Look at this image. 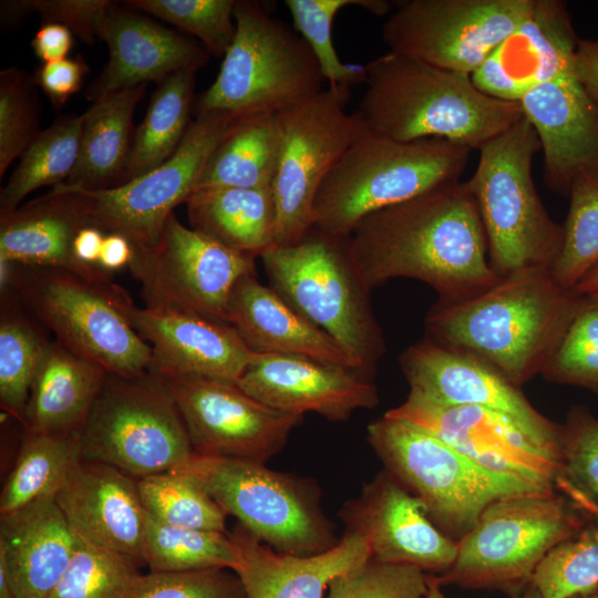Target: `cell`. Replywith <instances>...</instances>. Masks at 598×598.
I'll return each instance as SVG.
<instances>
[{
  "mask_svg": "<svg viewBox=\"0 0 598 598\" xmlns=\"http://www.w3.org/2000/svg\"><path fill=\"white\" fill-rule=\"evenodd\" d=\"M236 384L274 409L302 415L315 412L334 422L379 403L371 379L351 369L290 354L254 352Z\"/></svg>",
  "mask_w": 598,
  "mask_h": 598,
  "instance_id": "21",
  "label": "cell"
},
{
  "mask_svg": "<svg viewBox=\"0 0 598 598\" xmlns=\"http://www.w3.org/2000/svg\"><path fill=\"white\" fill-rule=\"evenodd\" d=\"M145 512L177 527L226 532V513L190 474L172 470L137 480Z\"/></svg>",
  "mask_w": 598,
  "mask_h": 598,
  "instance_id": "41",
  "label": "cell"
},
{
  "mask_svg": "<svg viewBox=\"0 0 598 598\" xmlns=\"http://www.w3.org/2000/svg\"><path fill=\"white\" fill-rule=\"evenodd\" d=\"M574 78L598 107V39H579L574 61Z\"/></svg>",
  "mask_w": 598,
  "mask_h": 598,
  "instance_id": "54",
  "label": "cell"
},
{
  "mask_svg": "<svg viewBox=\"0 0 598 598\" xmlns=\"http://www.w3.org/2000/svg\"><path fill=\"white\" fill-rule=\"evenodd\" d=\"M194 453L179 411L151 371L109 373L80 433V458L140 480L176 470Z\"/></svg>",
  "mask_w": 598,
  "mask_h": 598,
  "instance_id": "11",
  "label": "cell"
},
{
  "mask_svg": "<svg viewBox=\"0 0 598 598\" xmlns=\"http://www.w3.org/2000/svg\"><path fill=\"white\" fill-rule=\"evenodd\" d=\"M569 209L564 239L550 272L573 289L598 265V169H585L569 187Z\"/></svg>",
  "mask_w": 598,
  "mask_h": 598,
  "instance_id": "42",
  "label": "cell"
},
{
  "mask_svg": "<svg viewBox=\"0 0 598 598\" xmlns=\"http://www.w3.org/2000/svg\"><path fill=\"white\" fill-rule=\"evenodd\" d=\"M557 491L589 516H598V419L585 406L573 408L563 425Z\"/></svg>",
  "mask_w": 598,
  "mask_h": 598,
  "instance_id": "45",
  "label": "cell"
},
{
  "mask_svg": "<svg viewBox=\"0 0 598 598\" xmlns=\"http://www.w3.org/2000/svg\"><path fill=\"white\" fill-rule=\"evenodd\" d=\"M385 414L425 429L489 471L557 491L560 460L507 415L476 405L440 404L412 393Z\"/></svg>",
  "mask_w": 598,
  "mask_h": 598,
  "instance_id": "19",
  "label": "cell"
},
{
  "mask_svg": "<svg viewBox=\"0 0 598 598\" xmlns=\"http://www.w3.org/2000/svg\"><path fill=\"white\" fill-rule=\"evenodd\" d=\"M140 566L76 537L72 559L48 598H132L144 576Z\"/></svg>",
  "mask_w": 598,
  "mask_h": 598,
  "instance_id": "43",
  "label": "cell"
},
{
  "mask_svg": "<svg viewBox=\"0 0 598 598\" xmlns=\"http://www.w3.org/2000/svg\"><path fill=\"white\" fill-rule=\"evenodd\" d=\"M293 28L307 41L329 86L352 87L365 84V68L343 63L332 42V24L337 13L349 6H358L372 14L384 17L395 1L388 0H286Z\"/></svg>",
  "mask_w": 598,
  "mask_h": 598,
  "instance_id": "40",
  "label": "cell"
},
{
  "mask_svg": "<svg viewBox=\"0 0 598 598\" xmlns=\"http://www.w3.org/2000/svg\"><path fill=\"white\" fill-rule=\"evenodd\" d=\"M144 307L175 310L228 323L236 282L255 274V258L184 226L173 213L158 245L135 251L128 267Z\"/></svg>",
  "mask_w": 598,
  "mask_h": 598,
  "instance_id": "16",
  "label": "cell"
},
{
  "mask_svg": "<svg viewBox=\"0 0 598 598\" xmlns=\"http://www.w3.org/2000/svg\"><path fill=\"white\" fill-rule=\"evenodd\" d=\"M189 227L250 257L275 247L276 206L271 187H209L185 202Z\"/></svg>",
  "mask_w": 598,
  "mask_h": 598,
  "instance_id": "33",
  "label": "cell"
},
{
  "mask_svg": "<svg viewBox=\"0 0 598 598\" xmlns=\"http://www.w3.org/2000/svg\"><path fill=\"white\" fill-rule=\"evenodd\" d=\"M80 460V434L24 432L14 465L0 494V515L38 499L55 497L73 464Z\"/></svg>",
  "mask_w": 598,
  "mask_h": 598,
  "instance_id": "37",
  "label": "cell"
},
{
  "mask_svg": "<svg viewBox=\"0 0 598 598\" xmlns=\"http://www.w3.org/2000/svg\"><path fill=\"white\" fill-rule=\"evenodd\" d=\"M536 0H402L382 27L389 52L472 75Z\"/></svg>",
  "mask_w": 598,
  "mask_h": 598,
  "instance_id": "14",
  "label": "cell"
},
{
  "mask_svg": "<svg viewBox=\"0 0 598 598\" xmlns=\"http://www.w3.org/2000/svg\"><path fill=\"white\" fill-rule=\"evenodd\" d=\"M82 122L83 113L63 115L39 131L1 188L0 210L16 209L37 188H53L69 178L79 157Z\"/></svg>",
  "mask_w": 598,
  "mask_h": 598,
  "instance_id": "38",
  "label": "cell"
},
{
  "mask_svg": "<svg viewBox=\"0 0 598 598\" xmlns=\"http://www.w3.org/2000/svg\"><path fill=\"white\" fill-rule=\"evenodd\" d=\"M578 41L565 2L536 0L532 14L492 50L472 81L492 97L519 102L545 82L574 78Z\"/></svg>",
  "mask_w": 598,
  "mask_h": 598,
  "instance_id": "22",
  "label": "cell"
},
{
  "mask_svg": "<svg viewBox=\"0 0 598 598\" xmlns=\"http://www.w3.org/2000/svg\"><path fill=\"white\" fill-rule=\"evenodd\" d=\"M101 40L107 44L109 61L85 91L91 102L150 81L159 83L182 70L197 71L209 61V53L195 42L113 3Z\"/></svg>",
  "mask_w": 598,
  "mask_h": 598,
  "instance_id": "25",
  "label": "cell"
},
{
  "mask_svg": "<svg viewBox=\"0 0 598 598\" xmlns=\"http://www.w3.org/2000/svg\"><path fill=\"white\" fill-rule=\"evenodd\" d=\"M55 501L78 538L144 564L146 512L136 478L114 466L80 458Z\"/></svg>",
  "mask_w": 598,
  "mask_h": 598,
  "instance_id": "24",
  "label": "cell"
},
{
  "mask_svg": "<svg viewBox=\"0 0 598 598\" xmlns=\"http://www.w3.org/2000/svg\"><path fill=\"white\" fill-rule=\"evenodd\" d=\"M358 111L370 130L400 142L442 138L480 150L519 121V102L492 97L471 75L388 52L364 65Z\"/></svg>",
  "mask_w": 598,
  "mask_h": 598,
  "instance_id": "3",
  "label": "cell"
},
{
  "mask_svg": "<svg viewBox=\"0 0 598 598\" xmlns=\"http://www.w3.org/2000/svg\"><path fill=\"white\" fill-rule=\"evenodd\" d=\"M571 290L578 296L598 295V265L592 268Z\"/></svg>",
  "mask_w": 598,
  "mask_h": 598,
  "instance_id": "58",
  "label": "cell"
},
{
  "mask_svg": "<svg viewBox=\"0 0 598 598\" xmlns=\"http://www.w3.org/2000/svg\"><path fill=\"white\" fill-rule=\"evenodd\" d=\"M227 318L228 324L254 352L303 357L357 371L331 337L296 311L270 286L260 283L256 272L245 275L234 286Z\"/></svg>",
  "mask_w": 598,
  "mask_h": 598,
  "instance_id": "30",
  "label": "cell"
},
{
  "mask_svg": "<svg viewBox=\"0 0 598 598\" xmlns=\"http://www.w3.org/2000/svg\"><path fill=\"white\" fill-rule=\"evenodd\" d=\"M107 374L97 363L51 340L31 384L23 431L80 434Z\"/></svg>",
  "mask_w": 598,
  "mask_h": 598,
  "instance_id": "31",
  "label": "cell"
},
{
  "mask_svg": "<svg viewBox=\"0 0 598 598\" xmlns=\"http://www.w3.org/2000/svg\"><path fill=\"white\" fill-rule=\"evenodd\" d=\"M584 303L542 371L545 380L598 393V295Z\"/></svg>",
  "mask_w": 598,
  "mask_h": 598,
  "instance_id": "47",
  "label": "cell"
},
{
  "mask_svg": "<svg viewBox=\"0 0 598 598\" xmlns=\"http://www.w3.org/2000/svg\"><path fill=\"white\" fill-rule=\"evenodd\" d=\"M0 598H16L9 571L2 558H0Z\"/></svg>",
  "mask_w": 598,
  "mask_h": 598,
  "instance_id": "59",
  "label": "cell"
},
{
  "mask_svg": "<svg viewBox=\"0 0 598 598\" xmlns=\"http://www.w3.org/2000/svg\"><path fill=\"white\" fill-rule=\"evenodd\" d=\"M354 266L371 290L393 278L431 286L441 302H458L501 277L466 182L434 187L363 218L349 236Z\"/></svg>",
  "mask_w": 598,
  "mask_h": 598,
  "instance_id": "1",
  "label": "cell"
},
{
  "mask_svg": "<svg viewBox=\"0 0 598 598\" xmlns=\"http://www.w3.org/2000/svg\"><path fill=\"white\" fill-rule=\"evenodd\" d=\"M471 190L487 240L492 269L504 277L527 268L550 270L564 228L551 219L534 184L533 161L540 143L523 116L480 150Z\"/></svg>",
  "mask_w": 598,
  "mask_h": 598,
  "instance_id": "7",
  "label": "cell"
},
{
  "mask_svg": "<svg viewBox=\"0 0 598 598\" xmlns=\"http://www.w3.org/2000/svg\"><path fill=\"white\" fill-rule=\"evenodd\" d=\"M424 598H446L435 575H427V591ZM518 598H542V596L535 587L529 585L526 591Z\"/></svg>",
  "mask_w": 598,
  "mask_h": 598,
  "instance_id": "57",
  "label": "cell"
},
{
  "mask_svg": "<svg viewBox=\"0 0 598 598\" xmlns=\"http://www.w3.org/2000/svg\"><path fill=\"white\" fill-rule=\"evenodd\" d=\"M152 373L168 390L198 454L265 463L303 419L261 403L236 383Z\"/></svg>",
  "mask_w": 598,
  "mask_h": 598,
  "instance_id": "17",
  "label": "cell"
},
{
  "mask_svg": "<svg viewBox=\"0 0 598 598\" xmlns=\"http://www.w3.org/2000/svg\"><path fill=\"white\" fill-rule=\"evenodd\" d=\"M260 258L270 287L331 337L360 374L372 379L385 342L371 290L351 257L349 237L311 227L299 241L272 247Z\"/></svg>",
  "mask_w": 598,
  "mask_h": 598,
  "instance_id": "5",
  "label": "cell"
},
{
  "mask_svg": "<svg viewBox=\"0 0 598 598\" xmlns=\"http://www.w3.org/2000/svg\"><path fill=\"white\" fill-rule=\"evenodd\" d=\"M134 257V248L130 240L121 234L107 233L103 239L99 268L113 276L124 268H128Z\"/></svg>",
  "mask_w": 598,
  "mask_h": 598,
  "instance_id": "56",
  "label": "cell"
},
{
  "mask_svg": "<svg viewBox=\"0 0 598 598\" xmlns=\"http://www.w3.org/2000/svg\"><path fill=\"white\" fill-rule=\"evenodd\" d=\"M410 393L447 405H476L511 417L561 463L563 425L539 413L493 364L466 350L429 338L399 357Z\"/></svg>",
  "mask_w": 598,
  "mask_h": 598,
  "instance_id": "18",
  "label": "cell"
},
{
  "mask_svg": "<svg viewBox=\"0 0 598 598\" xmlns=\"http://www.w3.org/2000/svg\"><path fill=\"white\" fill-rule=\"evenodd\" d=\"M238 118L225 111L197 113L176 152L155 169L114 188L72 190L83 196L93 226L123 235L134 252L153 249L173 209L193 193L210 154Z\"/></svg>",
  "mask_w": 598,
  "mask_h": 598,
  "instance_id": "15",
  "label": "cell"
},
{
  "mask_svg": "<svg viewBox=\"0 0 598 598\" xmlns=\"http://www.w3.org/2000/svg\"><path fill=\"white\" fill-rule=\"evenodd\" d=\"M76 537L55 497L0 515V558L16 598H48L66 570Z\"/></svg>",
  "mask_w": 598,
  "mask_h": 598,
  "instance_id": "29",
  "label": "cell"
},
{
  "mask_svg": "<svg viewBox=\"0 0 598 598\" xmlns=\"http://www.w3.org/2000/svg\"><path fill=\"white\" fill-rule=\"evenodd\" d=\"M132 598H246L238 575L227 568L144 574Z\"/></svg>",
  "mask_w": 598,
  "mask_h": 598,
  "instance_id": "51",
  "label": "cell"
},
{
  "mask_svg": "<svg viewBox=\"0 0 598 598\" xmlns=\"http://www.w3.org/2000/svg\"><path fill=\"white\" fill-rule=\"evenodd\" d=\"M39 102L31 76L17 68L0 73V177L39 133Z\"/></svg>",
  "mask_w": 598,
  "mask_h": 598,
  "instance_id": "48",
  "label": "cell"
},
{
  "mask_svg": "<svg viewBox=\"0 0 598 598\" xmlns=\"http://www.w3.org/2000/svg\"><path fill=\"white\" fill-rule=\"evenodd\" d=\"M377 560L442 574L455 561L458 542L440 530L422 501L391 473L378 475L341 512Z\"/></svg>",
  "mask_w": 598,
  "mask_h": 598,
  "instance_id": "20",
  "label": "cell"
},
{
  "mask_svg": "<svg viewBox=\"0 0 598 598\" xmlns=\"http://www.w3.org/2000/svg\"><path fill=\"white\" fill-rule=\"evenodd\" d=\"M113 2L109 0H14L1 1V21L13 24L37 12L44 22L69 28L82 41L101 40L102 25Z\"/></svg>",
  "mask_w": 598,
  "mask_h": 598,
  "instance_id": "50",
  "label": "cell"
},
{
  "mask_svg": "<svg viewBox=\"0 0 598 598\" xmlns=\"http://www.w3.org/2000/svg\"><path fill=\"white\" fill-rule=\"evenodd\" d=\"M145 90L146 84L92 102L83 113L76 165L58 186L96 192L125 183L135 134L133 115Z\"/></svg>",
  "mask_w": 598,
  "mask_h": 598,
  "instance_id": "32",
  "label": "cell"
},
{
  "mask_svg": "<svg viewBox=\"0 0 598 598\" xmlns=\"http://www.w3.org/2000/svg\"><path fill=\"white\" fill-rule=\"evenodd\" d=\"M87 225L92 224L82 195L55 186L16 209L0 210V259L112 281L85 269L74 257L75 236Z\"/></svg>",
  "mask_w": 598,
  "mask_h": 598,
  "instance_id": "28",
  "label": "cell"
},
{
  "mask_svg": "<svg viewBox=\"0 0 598 598\" xmlns=\"http://www.w3.org/2000/svg\"><path fill=\"white\" fill-rule=\"evenodd\" d=\"M584 299L547 268L522 269L472 298L437 301L426 338L481 357L522 386L542 373Z\"/></svg>",
  "mask_w": 598,
  "mask_h": 598,
  "instance_id": "2",
  "label": "cell"
},
{
  "mask_svg": "<svg viewBox=\"0 0 598 598\" xmlns=\"http://www.w3.org/2000/svg\"><path fill=\"white\" fill-rule=\"evenodd\" d=\"M368 441L388 472L422 501L431 520L457 542L495 501L555 492L489 471L425 429L388 414L368 425Z\"/></svg>",
  "mask_w": 598,
  "mask_h": 598,
  "instance_id": "8",
  "label": "cell"
},
{
  "mask_svg": "<svg viewBox=\"0 0 598 598\" xmlns=\"http://www.w3.org/2000/svg\"><path fill=\"white\" fill-rule=\"evenodd\" d=\"M133 328L152 349L148 371L236 383L254 351L228 323L175 310H130Z\"/></svg>",
  "mask_w": 598,
  "mask_h": 598,
  "instance_id": "23",
  "label": "cell"
},
{
  "mask_svg": "<svg viewBox=\"0 0 598 598\" xmlns=\"http://www.w3.org/2000/svg\"><path fill=\"white\" fill-rule=\"evenodd\" d=\"M176 470L194 476L226 514L277 551L310 556L338 543L316 494L296 477L264 463L195 452Z\"/></svg>",
  "mask_w": 598,
  "mask_h": 598,
  "instance_id": "12",
  "label": "cell"
},
{
  "mask_svg": "<svg viewBox=\"0 0 598 598\" xmlns=\"http://www.w3.org/2000/svg\"><path fill=\"white\" fill-rule=\"evenodd\" d=\"M519 104L539 140L551 190L568 194L580 172L598 169V107L575 78L545 82Z\"/></svg>",
  "mask_w": 598,
  "mask_h": 598,
  "instance_id": "26",
  "label": "cell"
},
{
  "mask_svg": "<svg viewBox=\"0 0 598 598\" xmlns=\"http://www.w3.org/2000/svg\"><path fill=\"white\" fill-rule=\"evenodd\" d=\"M73 44L72 31L60 23H43L33 35L30 45L43 62L63 60Z\"/></svg>",
  "mask_w": 598,
  "mask_h": 598,
  "instance_id": "53",
  "label": "cell"
},
{
  "mask_svg": "<svg viewBox=\"0 0 598 598\" xmlns=\"http://www.w3.org/2000/svg\"><path fill=\"white\" fill-rule=\"evenodd\" d=\"M143 563L153 573L235 570L239 556L229 533L172 526L146 513Z\"/></svg>",
  "mask_w": 598,
  "mask_h": 598,
  "instance_id": "39",
  "label": "cell"
},
{
  "mask_svg": "<svg viewBox=\"0 0 598 598\" xmlns=\"http://www.w3.org/2000/svg\"><path fill=\"white\" fill-rule=\"evenodd\" d=\"M570 598H598V590L586 594V595H577Z\"/></svg>",
  "mask_w": 598,
  "mask_h": 598,
  "instance_id": "60",
  "label": "cell"
},
{
  "mask_svg": "<svg viewBox=\"0 0 598 598\" xmlns=\"http://www.w3.org/2000/svg\"><path fill=\"white\" fill-rule=\"evenodd\" d=\"M44 329L13 293L1 296L0 405L21 425L31 384L51 342Z\"/></svg>",
  "mask_w": 598,
  "mask_h": 598,
  "instance_id": "36",
  "label": "cell"
},
{
  "mask_svg": "<svg viewBox=\"0 0 598 598\" xmlns=\"http://www.w3.org/2000/svg\"><path fill=\"white\" fill-rule=\"evenodd\" d=\"M530 586L542 598H570L598 590V516L548 551Z\"/></svg>",
  "mask_w": 598,
  "mask_h": 598,
  "instance_id": "44",
  "label": "cell"
},
{
  "mask_svg": "<svg viewBox=\"0 0 598 598\" xmlns=\"http://www.w3.org/2000/svg\"><path fill=\"white\" fill-rule=\"evenodd\" d=\"M196 72L182 70L158 83L135 130L125 183L155 169L178 148L190 124Z\"/></svg>",
  "mask_w": 598,
  "mask_h": 598,
  "instance_id": "35",
  "label": "cell"
},
{
  "mask_svg": "<svg viewBox=\"0 0 598 598\" xmlns=\"http://www.w3.org/2000/svg\"><path fill=\"white\" fill-rule=\"evenodd\" d=\"M471 152L442 138L400 142L370 130L348 147L323 181L312 227L349 237L370 214L460 181Z\"/></svg>",
  "mask_w": 598,
  "mask_h": 598,
  "instance_id": "6",
  "label": "cell"
},
{
  "mask_svg": "<svg viewBox=\"0 0 598 598\" xmlns=\"http://www.w3.org/2000/svg\"><path fill=\"white\" fill-rule=\"evenodd\" d=\"M87 73L89 65L79 55L42 63L35 69L32 79L58 110L82 87L83 79Z\"/></svg>",
  "mask_w": 598,
  "mask_h": 598,
  "instance_id": "52",
  "label": "cell"
},
{
  "mask_svg": "<svg viewBox=\"0 0 598 598\" xmlns=\"http://www.w3.org/2000/svg\"><path fill=\"white\" fill-rule=\"evenodd\" d=\"M1 296L13 293L55 340L109 373L148 372L152 349L133 328L130 293L112 281L0 259Z\"/></svg>",
  "mask_w": 598,
  "mask_h": 598,
  "instance_id": "4",
  "label": "cell"
},
{
  "mask_svg": "<svg viewBox=\"0 0 598 598\" xmlns=\"http://www.w3.org/2000/svg\"><path fill=\"white\" fill-rule=\"evenodd\" d=\"M587 517L555 491L501 498L458 540L454 564L435 575L441 586L517 594L530 585L548 551L579 532Z\"/></svg>",
  "mask_w": 598,
  "mask_h": 598,
  "instance_id": "10",
  "label": "cell"
},
{
  "mask_svg": "<svg viewBox=\"0 0 598 598\" xmlns=\"http://www.w3.org/2000/svg\"><path fill=\"white\" fill-rule=\"evenodd\" d=\"M105 234L93 225L83 227L75 236L73 254L85 269L102 278L113 279V276L105 274L97 266Z\"/></svg>",
  "mask_w": 598,
  "mask_h": 598,
  "instance_id": "55",
  "label": "cell"
},
{
  "mask_svg": "<svg viewBox=\"0 0 598 598\" xmlns=\"http://www.w3.org/2000/svg\"><path fill=\"white\" fill-rule=\"evenodd\" d=\"M426 591L427 575L423 570L371 556L332 579L324 598H424Z\"/></svg>",
  "mask_w": 598,
  "mask_h": 598,
  "instance_id": "49",
  "label": "cell"
},
{
  "mask_svg": "<svg viewBox=\"0 0 598 598\" xmlns=\"http://www.w3.org/2000/svg\"><path fill=\"white\" fill-rule=\"evenodd\" d=\"M278 156L276 114L239 117L210 154L194 190L271 187Z\"/></svg>",
  "mask_w": 598,
  "mask_h": 598,
  "instance_id": "34",
  "label": "cell"
},
{
  "mask_svg": "<svg viewBox=\"0 0 598 598\" xmlns=\"http://www.w3.org/2000/svg\"><path fill=\"white\" fill-rule=\"evenodd\" d=\"M229 536L246 598H324L332 579L371 557L367 539L349 529L333 547L310 556L277 551L239 523Z\"/></svg>",
  "mask_w": 598,
  "mask_h": 598,
  "instance_id": "27",
  "label": "cell"
},
{
  "mask_svg": "<svg viewBox=\"0 0 598 598\" xmlns=\"http://www.w3.org/2000/svg\"><path fill=\"white\" fill-rule=\"evenodd\" d=\"M236 34L197 113L276 114L321 92L324 78L307 41L259 1L236 0Z\"/></svg>",
  "mask_w": 598,
  "mask_h": 598,
  "instance_id": "9",
  "label": "cell"
},
{
  "mask_svg": "<svg viewBox=\"0 0 598 598\" xmlns=\"http://www.w3.org/2000/svg\"><path fill=\"white\" fill-rule=\"evenodd\" d=\"M350 97V87L328 86L276 113L275 247L299 241L312 227L313 204L323 181L348 147L370 131L358 110H347Z\"/></svg>",
  "mask_w": 598,
  "mask_h": 598,
  "instance_id": "13",
  "label": "cell"
},
{
  "mask_svg": "<svg viewBox=\"0 0 598 598\" xmlns=\"http://www.w3.org/2000/svg\"><path fill=\"white\" fill-rule=\"evenodd\" d=\"M236 0H126L132 9L151 13L198 38L205 50L223 59L230 48L236 24Z\"/></svg>",
  "mask_w": 598,
  "mask_h": 598,
  "instance_id": "46",
  "label": "cell"
}]
</instances>
